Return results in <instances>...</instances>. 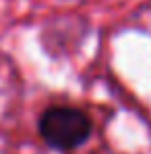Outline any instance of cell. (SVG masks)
Instances as JSON below:
<instances>
[{"label":"cell","instance_id":"6da1fadb","mask_svg":"<svg viewBox=\"0 0 151 154\" xmlns=\"http://www.w3.org/2000/svg\"><path fill=\"white\" fill-rule=\"evenodd\" d=\"M37 131L48 148L58 152H71L89 140L93 131V121L85 110L77 106L56 104L48 106L39 115Z\"/></svg>","mask_w":151,"mask_h":154}]
</instances>
